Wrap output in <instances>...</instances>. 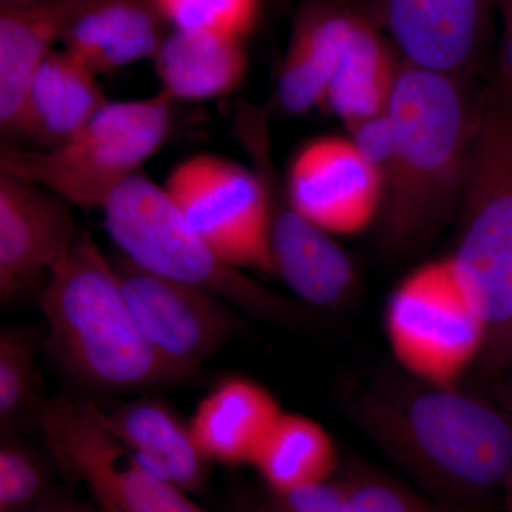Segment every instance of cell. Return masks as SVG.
<instances>
[{"instance_id": "18", "label": "cell", "mask_w": 512, "mask_h": 512, "mask_svg": "<svg viewBox=\"0 0 512 512\" xmlns=\"http://www.w3.org/2000/svg\"><path fill=\"white\" fill-rule=\"evenodd\" d=\"M104 427L151 471L185 491H198L207 478V458L201 453L190 423L164 402L150 397L101 409Z\"/></svg>"}, {"instance_id": "36", "label": "cell", "mask_w": 512, "mask_h": 512, "mask_svg": "<svg viewBox=\"0 0 512 512\" xmlns=\"http://www.w3.org/2000/svg\"><path fill=\"white\" fill-rule=\"evenodd\" d=\"M55 512H77V511L64 510V511H55Z\"/></svg>"}, {"instance_id": "30", "label": "cell", "mask_w": 512, "mask_h": 512, "mask_svg": "<svg viewBox=\"0 0 512 512\" xmlns=\"http://www.w3.org/2000/svg\"><path fill=\"white\" fill-rule=\"evenodd\" d=\"M500 397L504 409L512 416V366L500 383Z\"/></svg>"}, {"instance_id": "22", "label": "cell", "mask_w": 512, "mask_h": 512, "mask_svg": "<svg viewBox=\"0 0 512 512\" xmlns=\"http://www.w3.org/2000/svg\"><path fill=\"white\" fill-rule=\"evenodd\" d=\"M338 453L328 431L318 421L282 413L256 457L254 467L271 493L333 478Z\"/></svg>"}, {"instance_id": "9", "label": "cell", "mask_w": 512, "mask_h": 512, "mask_svg": "<svg viewBox=\"0 0 512 512\" xmlns=\"http://www.w3.org/2000/svg\"><path fill=\"white\" fill-rule=\"evenodd\" d=\"M37 423L64 471L120 512H204L185 491L157 476L100 419L92 400L57 397L40 404Z\"/></svg>"}, {"instance_id": "33", "label": "cell", "mask_w": 512, "mask_h": 512, "mask_svg": "<svg viewBox=\"0 0 512 512\" xmlns=\"http://www.w3.org/2000/svg\"><path fill=\"white\" fill-rule=\"evenodd\" d=\"M30 2H36V0H0V6L22 5Z\"/></svg>"}, {"instance_id": "35", "label": "cell", "mask_w": 512, "mask_h": 512, "mask_svg": "<svg viewBox=\"0 0 512 512\" xmlns=\"http://www.w3.org/2000/svg\"><path fill=\"white\" fill-rule=\"evenodd\" d=\"M272 2H274L276 6H282L285 5V3H288L289 0H272Z\"/></svg>"}, {"instance_id": "19", "label": "cell", "mask_w": 512, "mask_h": 512, "mask_svg": "<svg viewBox=\"0 0 512 512\" xmlns=\"http://www.w3.org/2000/svg\"><path fill=\"white\" fill-rule=\"evenodd\" d=\"M355 3V2H353ZM400 57L355 3L330 77L328 100L346 130L389 109Z\"/></svg>"}, {"instance_id": "32", "label": "cell", "mask_w": 512, "mask_h": 512, "mask_svg": "<svg viewBox=\"0 0 512 512\" xmlns=\"http://www.w3.org/2000/svg\"><path fill=\"white\" fill-rule=\"evenodd\" d=\"M503 494L507 510L508 512H512V471L510 477H508L507 483H505Z\"/></svg>"}, {"instance_id": "24", "label": "cell", "mask_w": 512, "mask_h": 512, "mask_svg": "<svg viewBox=\"0 0 512 512\" xmlns=\"http://www.w3.org/2000/svg\"><path fill=\"white\" fill-rule=\"evenodd\" d=\"M40 340L33 330L8 328L0 335V420L8 427L35 402L36 355Z\"/></svg>"}, {"instance_id": "8", "label": "cell", "mask_w": 512, "mask_h": 512, "mask_svg": "<svg viewBox=\"0 0 512 512\" xmlns=\"http://www.w3.org/2000/svg\"><path fill=\"white\" fill-rule=\"evenodd\" d=\"M163 187L188 225L228 264L275 275L268 197L251 165L197 154L175 165Z\"/></svg>"}, {"instance_id": "29", "label": "cell", "mask_w": 512, "mask_h": 512, "mask_svg": "<svg viewBox=\"0 0 512 512\" xmlns=\"http://www.w3.org/2000/svg\"><path fill=\"white\" fill-rule=\"evenodd\" d=\"M503 22V35L500 46V82L512 87V0H494Z\"/></svg>"}, {"instance_id": "12", "label": "cell", "mask_w": 512, "mask_h": 512, "mask_svg": "<svg viewBox=\"0 0 512 512\" xmlns=\"http://www.w3.org/2000/svg\"><path fill=\"white\" fill-rule=\"evenodd\" d=\"M400 57L431 72L464 77L487 47L494 0L355 2Z\"/></svg>"}, {"instance_id": "21", "label": "cell", "mask_w": 512, "mask_h": 512, "mask_svg": "<svg viewBox=\"0 0 512 512\" xmlns=\"http://www.w3.org/2000/svg\"><path fill=\"white\" fill-rule=\"evenodd\" d=\"M244 42L171 29L153 59L161 92L174 101H204L234 93L248 72Z\"/></svg>"}, {"instance_id": "2", "label": "cell", "mask_w": 512, "mask_h": 512, "mask_svg": "<svg viewBox=\"0 0 512 512\" xmlns=\"http://www.w3.org/2000/svg\"><path fill=\"white\" fill-rule=\"evenodd\" d=\"M463 79L400 62L387 109L392 167L377 220L394 258L426 247L460 211L481 106Z\"/></svg>"}, {"instance_id": "15", "label": "cell", "mask_w": 512, "mask_h": 512, "mask_svg": "<svg viewBox=\"0 0 512 512\" xmlns=\"http://www.w3.org/2000/svg\"><path fill=\"white\" fill-rule=\"evenodd\" d=\"M168 28L154 0H92L67 30L62 45L101 76L153 60Z\"/></svg>"}, {"instance_id": "17", "label": "cell", "mask_w": 512, "mask_h": 512, "mask_svg": "<svg viewBox=\"0 0 512 512\" xmlns=\"http://www.w3.org/2000/svg\"><path fill=\"white\" fill-rule=\"evenodd\" d=\"M284 410L274 394L248 377H228L202 397L188 423L208 461L254 466Z\"/></svg>"}, {"instance_id": "3", "label": "cell", "mask_w": 512, "mask_h": 512, "mask_svg": "<svg viewBox=\"0 0 512 512\" xmlns=\"http://www.w3.org/2000/svg\"><path fill=\"white\" fill-rule=\"evenodd\" d=\"M458 212L450 259L483 320L478 370L500 384L512 366V87L503 82L481 97Z\"/></svg>"}, {"instance_id": "23", "label": "cell", "mask_w": 512, "mask_h": 512, "mask_svg": "<svg viewBox=\"0 0 512 512\" xmlns=\"http://www.w3.org/2000/svg\"><path fill=\"white\" fill-rule=\"evenodd\" d=\"M171 29L245 40L261 16L262 0H154Z\"/></svg>"}, {"instance_id": "16", "label": "cell", "mask_w": 512, "mask_h": 512, "mask_svg": "<svg viewBox=\"0 0 512 512\" xmlns=\"http://www.w3.org/2000/svg\"><path fill=\"white\" fill-rule=\"evenodd\" d=\"M271 252L275 275L305 305L338 309L355 291L356 269L348 252L302 212H286L272 222Z\"/></svg>"}, {"instance_id": "34", "label": "cell", "mask_w": 512, "mask_h": 512, "mask_svg": "<svg viewBox=\"0 0 512 512\" xmlns=\"http://www.w3.org/2000/svg\"><path fill=\"white\" fill-rule=\"evenodd\" d=\"M101 505V508H103L104 512H120L119 510H116V508L111 507V505L106 503H99Z\"/></svg>"}, {"instance_id": "27", "label": "cell", "mask_w": 512, "mask_h": 512, "mask_svg": "<svg viewBox=\"0 0 512 512\" xmlns=\"http://www.w3.org/2000/svg\"><path fill=\"white\" fill-rule=\"evenodd\" d=\"M43 484L39 463L26 448L3 444L0 450V508L15 510L29 503Z\"/></svg>"}, {"instance_id": "6", "label": "cell", "mask_w": 512, "mask_h": 512, "mask_svg": "<svg viewBox=\"0 0 512 512\" xmlns=\"http://www.w3.org/2000/svg\"><path fill=\"white\" fill-rule=\"evenodd\" d=\"M174 100L160 92L109 101L69 140L50 148L3 147L0 171L55 192L72 207L103 210L117 188L164 146Z\"/></svg>"}, {"instance_id": "4", "label": "cell", "mask_w": 512, "mask_h": 512, "mask_svg": "<svg viewBox=\"0 0 512 512\" xmlns=\"http://www.w3.org/2000/svg\"><path fill=\"white\" fill-rule=\"evenodd\" d=\"M46 343L74 379L104 392H133L183 379L138 329L111 258L80 231L40 298Z\"/></svg>"}, {"instance_id": "25", "label": "cell", "mask_w": 512, "mask_h": 512, "mask_svg": "<svg viewBox=\"0 0 512 512\" xmlns=\"http://www.w3.org/2000/svg\"><path fill=\"white\" fill-rule=\"evenodd\" d=\"M345 483L343 512H461L370 468H355Z\"/></svg>"}, {"instance_id": "26", "label": "cell", "mask_w": 512, "mask_h": 512, "mask_svg": "<svg viewBox=\"0 0 512 512\" xmlns=\"http://www.w3.org/2000/svg\"><path fill=\"white\" fill-rule=\"evenodd\" d=\"M329 76L308 47L289 37L275 86V104L289 116H303L326 106Z\"/></svg>"}, {"instance_id": "13", "label": "cell", "mask_w": 512, "mask_h": 512, "mask_svg": "<svg viewBox=\"0 0 512 512\" xmlns=\"http://www.w3.org/2000/svg\"><path fill=\"white\" fill-rule=\"evenodd\" d=\"M72 205L55 192L0 171V295L8 302L70 254Z\"/></svg>"}, {"instance_id": "10", "label": "cell", "mask_w": 512, "mask_h": 512, "mask_svg": "<svg viewBox=\"0 0 512 512\" xmlns=\"http://www.w3.org/2000/svg\"><path fill=\"white\" fill-rule=\"evenodd\" d=\"M111 262L141 335L183 379L244 332L242 316L224 299L148 272L120 254Z\"/></svg>"}, {"instance_id": "7", "label": "cell", "mask_w": 512, "mask_h": 512, "mask_svg": "<svg viewBox=\"0 0 512 512\" xmlns=\"http://www.w3.org/2000/svg\"><path fill=\"white\" fill-rule=\"evenodd\" d=\"M384 329L404 372L436 386L456 387L483 349V320L450 256L403 279L387 302Z\"/></svg>"}, {"instance_id": "11", "label": "cell", "mask_w": 512, "mask_h": 512, "mask_svg": "<svg viewBox=\"0 0 512 512\" xmlns=\"http://www.w3.org/2000/svg\"><path fill=\"white\" fill-rule=\"evenodd\" d=\"M296 208L332 235H355L379 220L382 175L353 138L326 134L306 141L285 174Z\"/></svg>"}, {"instance_id": "20", "label": "cell", "mask_w": 512, "mask_h": 512, "mask_svg": "<svg viewBox=\"0 0 512 512\" xmlns=\"http://www.w3.org/2000/svg\"><path fill=\"white\" fill-rule=\"evenodd\" d=\"M107 103L96 73L66 50H53L30 84L20 138L33 141L37 148L59 146Z\"/></svg>"}, {"instance_id": "28", "label": "cell", "mask_w": 512, "mask_h": 512, "mask_svg": "<svg viewBox=\"0 0 512 512\" xmlns=\"http://www.w3.org/2000/svg\"><path fill=\"white\" fill-rule=\"evenodd\" d=\"M345 500V478H330L285 493H271L268 505L272 512H343Z\"/></svg>"}, {"instance_id": "5", "label": "cell", "mask_w": 512, "mask_h": 512, "mask_svg": "<svg viewBox=\"0 0 512 512\" xmlns=\"http://www.w3.org/2000/svg\"><path fill=\"white\" fill-rule=\"evenodd\" d=\"M104 227L119 254L140 268L212 293L241 311L278 323H301L299 303L228 264L188 225L163 185L137 174L103 207Z\"/></svg>"}, {"instance_id": "31", "label": "cell", "mask_w": 512, "mask_h": 512, "mask_svg": "<svg viewBox=\"0 0 512 512\" xmlns=\"http://www.w3.org/2000/svg\"><path fill=\"white\" fill-rule=\"evenodd\" d=\"M238 512H272L268 504L259 503V501L242 498L239 503Z\"/></svg>"}, {"instance_id": "14", "label": "cell", "mask_w": 512, "mask_h": 512, "mask_svg": "<svg viewBox=\"0 0 512 512\" xmlns=\"http://www.w3.org/2000/svg\"><path fill=\"white\" fill-rule=\"evenodd\" d=\"M92 0H36L0 6V130L20 140L30 84Z\"/></svg>"}, {"instance_id": "1", "label": "cell", "mask_w": 512, "mask_h": 512, "mask_svg": "<svg viewBox=\"0 0 512 512\" xmlns=\"http://www.w3.org/2000/svg\"><path fill=\"white\" fill-rule=\"evenodd\" d=\"M357 426L448 503L503 493L512 471V416L457 387L383 376L352 396Z\"/></svg>"}]
</instances>
